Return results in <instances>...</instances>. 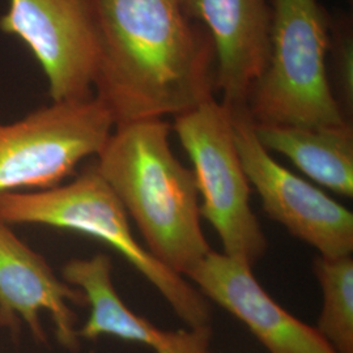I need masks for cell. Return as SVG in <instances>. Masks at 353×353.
I'll return each mask as SVG.
<instances>
[{
	"instance_id": "obj_1",
	"label": "cell",
	"mask_w": 353,
	"mask_h": 353,
	"mask_svg": "<svg viewBox=\"0 0 353 353\" xmlns=\"http://www.w3.org/2000/svg\"><path fill=\"white\" fill-rule=\"evenodd\" d=\"M100 58L93 89L115 126L178 117L214 99L211 36L178 0H97Z\"/></svg>"
},
{
	"instance_id": "obj_2",
	"label": "cell",
	"mask_w": 353,
	"mask_h": 353,
	"mask_svg": "<svg viewBox=\"0 0 353 353\" xmlns=\"http://www.w3.org/2000/svg\"><path fill=\"white\" fill-rule=\"evenodd\" d=\"M170 130L164 119L115 126L94 168L139 228L147 250L188 279L212 249L194 172L176 159Z\"/></svg>"
},
{
	"instance_id": "obj_3",
	"label": "cell",
	"mask_w": 353,
	"mask_h": 353,
	"mask_svg": "<svg viewBox=\"0 0 353 353\" xmlns=\"http://www.w3.org/2000/svg\"><path fill=\"white\" fill-rule=\"evenodd\" d=\"M0 221L48 225L100 240L134 265L188 327L211 326L208 300L135 239L122 203L94 165L65 185L0 195Z\"/></svg>"
},
{
	"instance_id": "obj_4",
	"label": "cell",
	"mask_w": 353,
	"mask_h": 353,
	"mask_svg": "<svg viewBox=\"0 0 353 353\" xmlns=\"http://www.w3.org/2000/svg\"><path fill=\"white\" fill-rule=\"evenodd\" d=\"M265 71L246 108L261 126L332 127L348 122L327 72L330 19L319 0H270Z\"/></svg>"
},
{
	"instance_id": "obj_5",
	"label": "cell",
	"mask_w": 353,
	"mask_h": 353,
	"mask_svg": "<svg viewBox=\"0 0 353 353\" xmlns=\"http://www.w3.org/2000/svg\"><path fill=\"white\" fill-rule=\"evenodd\" d=\"M173 130L194 166L202 219L214 227L224 254L252 267L265 255L267 239L250 207L252 188L227 106L214 97L176 117Z\"/></svg>"
},
{
	"instance_id": "obj_6",
	"label": "cell",
	"mask_w": 353,
	"mask_h": 353,
	"mask_svg": "<svg viewBox=\"0 0 353 353\" xmlns=\"http://www.w3.org/2000/svg\"><path fill=\"white\" fill-rule=\"evenodd\" d=\"M114 127L113 115L94 94L0 122V195L61 185L83 160L101 152Z\"/></svg>"
},
{
	"instance_id": "obj_7",
	"label": "cell",
	"mask_w": 353,
	"mask_h": 353,
	"mask_svg": "<svg viewBox=\"0 0 353 353\" xmlns=\"http://www.w3.org/2000/svg\"><path fill=\"white\" fill-rule=\"evenodd\" d=\"M0 32L33 54L51 101L93 96L101 43L97 0H8Z\"/></svg>"
},
{
	"instance_id": "obj_8",
	"label": "cell",
	"mask_w": 353,
	"mask_h": 353,
	"mask_svg": "<svg viewBox=\"0 0 353 353\" xmlns=\"http://www.w3.org/2000/svg\"><path fill=\"white\" fill-rule=\"evenodd\" d=\"M228 110L243 170L265 214L321 256L351 255L352 212L279 164L258 139L246 105Z\"/></svg>"
},
{
	"instance_id": "obj_9",
	"label": "cell",
	"mask_w": 353,
	"mask_h": 353,
	"mask_svg": "<svg viewBox=\"0 0 353 353\" xmlns=\"http://www.w3.org/2000/svg\"><path fill=\"white\" fill-rule=\"evenodd\" d=\"M70 303L87 305L83 292L58 278L43 255L0 221V328L16 332L24 323L38 343H46L39 318L46 312L59 344L76 351L80 338Z\"/></svg>"
},
{
	"instance_id": "obj_10",
	"label": "cell",
	"mask_w": 353,
	"mask_h": 353,
	"mask_svg": "<svg viewBox=\"0 0 353 353\" xmlns=\"http://www.w3.org/2000/svg\"><path fill=\"white\" fill-rule=\"evenodd\" d=\"M252 267L211 250L188 278L207 300L240 319L270 353H336L322 335L265 292Z\"/></svg>"
},
{
	"instance_id": "obj_11",
	"label": "cell",
	"mask_w": 353,
	"mask_h": 353,
	"mask_svg": "<svg viewBox=\"0 0 353 353\" xmlns=\"http://www.w3.org/2000/svg\"><path fill=\"white\" fill-rule=\"evenodd\" d=\"M203 23L216 55V89L228 108L243 106L265 71L271 36L270 0H178Z\"/></svg>"
},
{
	"instance_id": "obj_12",
	"label": "cell",
	"mask_w": 353,
	"mask_h": 353,
	"mask_svg": "<svg viewBox=\"0 0 353 353\" xmlns=\"http://www.w3.org/2000/svg\"><path fill=\"white\" fill-rule=\"evenodd\" d=\"M112 272V258L106 254L76 258L63 265L64 281L81 290L90 307L87 322L77 330L79 338L96 341L113 336L147 345L154 353H214L211 326L176 331L156 327L123 303L114 287Z\"/></svg>"
},
{
	"instance_id": "obj_13",
	"label": "cell",
	"mask_w": 353,
	"mask_h": 353,
	"mask_svg": "<svg viewBox=\"0 0 353 353\" xmlns=\"http://www.w3.org/2000/svg\"><path fill=\"white\" fill-rule=\"evenodd\" d=\"M254 123V122H252ZM254 130L268 152L290 159L305 176L343 196L353 195V128L261 126Z\"/></svg>"
},
{
	"instance_id": "obj_14",
	"label": "cell",
	"mask_w": 353,
	"mask_h": 353,
	"mask_svg": "<svg viewBox=\"0 0 353 353\" xmlns=\"http://www.w3.org/2000/svg\"><path fill=\"white\" fill-rule=\"evenodd\" d=\"M314 272L323 293L316 331L336 353H353V259L318 256Z\"/></svg>"
},
{
	"instance_id": "obj_15",
	"label": "cell",
	"mask_w": 353,
	"mask_h": 353,
	"mask_svg": "<svg viewBox=\"0 0 353 353\" xmlns=\"http://www.w3.org/2000/svg\"><path fill=\"white\" fill-rule=\"evenodd\" d=\"M331 70L338 88L341 103L350 108L353 103V26L348 14L331 16L330 19V48Z\"/></svg>"
}]
</instances>
